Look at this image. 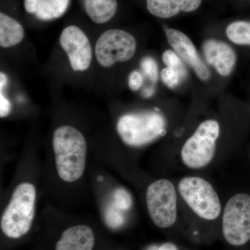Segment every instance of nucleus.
<instances>
[{"label":"nucleus","mask_w":250,"mask_h":250,"mask_svg":"<svg viewBox=\"0 0 250 250\" xmlns=\"http://www.w3.org/2000/svg\"><path fill=\"white\" fill-rule=\"evenodd\" d=\"M163 62L167 67L173 68L180 72L184 77H187V69L180 57L171 50H167L163 54Z\"/></svg>","instance_id":"obj_19"},{"label":"nucleus","mask_w":250,"mask_h":250,"mask_svg":"<svg viewBox=\"0 0 250 250\" xmlns=\"http://www.w3.org/2000/svg\"><path fill=\"white\" fill-rule=\"evenodd\" d=\"M95 236L86 225H77L62 232L56 244V250H93Z\"/></svg>","instance_id":"obj_12"},{"label":"nucleus","mask_w":250,"mask_h":250,"mask_svg":"<svg viewBox=\"0 0 250 250\" xmlns=\"http://www.w3.org/2000/svg\"><path fill=\"white\" fill-rule=\"evenodd\" d=\"M141 66L143 71L147 75L149 80L156 82L158 80L159 74H158V66L156 62L154 59L151 57H146L143 59L141 62Z\"/></svg>","instance_id":"obj_22"},{"label":"nucleus","mask_w":250,"mask_h":250,"mask_svg":"<svg viewBox=\"0 0 250 250\" xmlns=\"http://www.w3.org/2000/svg\"><path fill=\"white\" fill-rule=\"evenodd\" d=\"M132 205V200L129 192L123 188H118L115 190L113 195V204L118 209L125 211L130 208Z\"/></svg>","instance_id":"obj_20"},{"label":"nucleus","mask_w":250,"mask_h":250,"mask_svg":"<svg viewBox=\"0 0 250 250\" xmlns=\"http://www.w3.org/2000/svg\"><path fill=\"white\" fill-rule=\"evenodd\" d=\"M184 77L180 72L171 67H166L161 72V80L169 88H172L178 85Z\"/></svg>","instance_id":"obj_21"},{"label":"nucleus","mask_w":250,"mask_h":250,"mask_svg":"<svg viewBox=\"0 0 250 250\" xmlns=\"http://www.w3.org/2000/svg\"><path fill=\"white\" fill-rule=\"evenodd\" d=\"M117 130L125 144L141 147L166 134V121L155 111L128 113L118 120Z\"/></svg>","instance_id":"obj_3"},{"label":"nucleus","mask_w":250,"mask_h":250,"mask_svg":"<svg viewBox=\"0 0 250 250\" xmlns=\"http://www.w3.org/2000/svg\"><path fill=\"white\" fill-rule=\"evenodd\" d=\"M181 196L200 218L214 220L221 212L218 193L209 182L201 177H187L178 185Z\"/></svg>","instance_id":"obj_5"},{"label":"nucleus","mask_w":250,"mask_h":250,"mask_svg":"<svg viewBox=\"0 0 250 250\" xmlns=\"http://www.w3.org/2000/svg\"><path fill=\"white\" fill-rule=\"evenodd\" d=\"M24 38L22 24L14 18L0 14V45L4 48L14 47L21 43Z\"/></svg>","instance_id":"obj_14"},{"label":"nucleus","mask_w":250,"mask_h":250,"mask_svg":"<svg viewBox=\"0 0 250 250\" xmlns=\"http://www.w3.org/2000/svg\"><path fill=\"white\" fill-rule=\"evenodd\" d=\"M227 36L238 45H250V22L236 21L227 28Z\"/></svg>","instance_id":"obj_17"},{"label":"nucleus","mask_w":250,"mask_h":250,"mask_svg":"<svg viewBox=\"0 0 250 250\" xmlns=\"http://www.w3.org/2000/svg\"><path fill=\"white\" fill-rule=\"evenodd\" d=\"M146 250H179L177 246L172 243H164L160 245H151Z\"/></svg>","instance_id":"obj_25"},{"label":"nucleus","mask_w":250,"mask_h":250,"mask_svg":"<svg viewBox=\"0 0 250 250\" xmlns=\"http://www.w3.org/2000/svg\"><path fill=\"white\" fill-rule=\"evenodd\" d=\"M153 93H154V90H153L152 88H149V89L145 90L143 95H144V96L146 97V98H148V97H150L151 95H152Z\"/></svg>","instance_id":"obj_28"},{"label":"nucleus","mask_w":250,"mask_h":250,"mask_svg":"<svg viewBox=\"0 0 250 250\" xmlns=\"http://www.w3.org/2000/svg\"><path fill=\"white\" fill-rule=\"evenodd\" d=\"M203 51L207 62L220 75L226 77L231 74L236 62V54L231 46L209 39L204 44Z\"/></svg>","instance_id":"obj_11"},{"label":"nucleus","mask_w":250,"mask_h":250,"mask_svg":"<svg viewBox=\"0 0 250 250\" xmlns=\"http://www.w3.org/2000/svg\"><path fill=\"white\" fill-rule=\"evenodd\" d=\"M69 0H37L36 15L41 19L60 17L65 13Z\"/></svg>","instance_id":"obj_16"},{"label":"nucleus","mask_w":250,"mask_h":250,"mask_svg":"<svg viewBox=\"0 0 250 250\" xmlns=\"http://www.w3.org/2000/svg\"><path fill=\"white\" fill-rule=\"evenodd\" d=\"M36 188L27 182L19 184L13 192L1 218V229L9 238H19L30 230L34 215Z\"/></svg>","instance_id":"obj_2"},{"label":"nucleus","mask_w":250,"mask_h":250,"mask_svg":"<svg viewBox=\"0 0 250 250\" xmlns=\"http://www.w3.org/2000/svg\"><path fill=\"white\" fill-rule=\"evenodd\" d=\"M164 29L169 43L179 57L193 69L200 80H208L210 72L202 62L191 40L183 32L177 29H169L166 26H164Z\"/></svg>","instance_id":"obj_10"},{"label":"nucleus","mask_w":250,"mask_h":250,"mask_svg":"<svg viewBox=\"0 0 250 250\" xmlns=\"http://www.w3.org/2000/svg\"><path fill=\"white\" fill-rule=\"evenodd\" d=\"M220 135V125L214 120L202 123L193 135L184 143L181 158L189 168H203L213 160L216 141Z\"/></svg>","instance_id":"obj_4"},{"label":"nucleus","mask_w":250,"mask_h":250,"mask_svg":"<svg viewBox=\"0 0 250 250\" xmlns=\"http://www.w3.org/2000/svg\"><path fill=\"white\" fill-rule=\"evenodd\" d=\"M59 42L74 71L83 72L89 68L93 59L91 45L80 27L75 25L65 27L59 38Z\"/></svg>","instance_id":"obj_9"},{"label":"nucleus","mask_w":250,"mask_h":250,"mask_svg":"<svg viewBox=\"0 0 250 250\" xmlns=\"http://www.w3.org/2000/svg\"><path fill=\"white\" fill-rule=\"evenodd\" d=\"M11 109V104L9 100L3 95L2 92L0 93V116L5 118L9 114Z\"/></svg>","instance_id":"obj_24"},{"label":"nucleus","mask_w":250,"mask_h":250,"mask_svg":"<svg viewBox=\"0 0 250 250\" xmlns=\"http://www.w3.org/2000/svg\"><path fill=\"white\" fill-rule=\"evenodd\" d=\"M24 8L29 14H36L37 10V0H24Z\"/></svg>","instance_id":"obj_26"},{"label":"nucleus","mask_w":250,"mask_h":250,"mask_svg":"<svg viewBox=\"0 0 250 250\" xmlns=\"http://www.w3.org/2000/svg\"><path fill=\"white\" fill-rule=\"evenodd\" d=\"M225 241L232 246H242L250 240V195L238 193L229 200L223 217Z\"/></svg>","instance_id":"obj_6"},{"label":"nucleus","mask_w":250,"mask_h":250,"mask_svg":"<svg viewBox=\"0 0 250 250\" xmlns=\"http://www.w3.org/2000/svg\"><path fill=\"white\" fill-rule=\"evenodd\" d=\"M136 49L137 43L132 34L122 29H109L98 38L95 47V57L101 66L110 67L117 62L132 59Z\"/></svg>","instance_id":"obj_8"},{"label":"nucleus","mask_w":250,"mask_h":250,"mask_svg":"<svg viewBox=\"0 0 250 250\" xmlns=\"http://www.w3.org/2000/svg\"><path fill=\"white\" fill-rule=\"evenodd\" d=\"M7 82L8 80L6 75L3 73V72H1V74H0V88H1V91L4 88L6 83H7Z\"/></svg>","instance_id":"obj_27"},{"label":"nucleus","mask_w":250,"mask_h":250,"mask_svg":"<svg viewBox=\"0 0 250 250\" xmlns=\"http://www.w3.org/2000/svg\"><path fill=\"white\" fill-rule=\"evenodd\" d=\"M202 0H147V9L153 16L170 18L183 12H192L200 7Z\"/></svg>","instance_id":"obj_13"},{"label":"nucleus","mask_w":250,"mask_h":250,"mask_svg":"<svg viewBox=\"0 0 250 250\" xmlns=\"http://www.w3.org/2000/svg\"><path fill=\"white\" fill-rule=\"evenodd\" d=\"M142 75L139 71L131 72L129 79V88L132 90H138L143 84Z\"/></svg>","instance_id":"obj_23"},{"label":"nucleus","mask_w":250,"mask_h":250,"mask_svg":"<svg viewBox=\"0 0 250 250\" xmlns=\"http://www.w3.org/2000/svg\"><path fill=\"white\" fill-rule=\"evenodd\" d=\"M146 203L149 216L159 228L172 227L177 217V192L167 179H159L148 187Z\"/></svg>","instance_id":"obj_7"},{"label":"nucleus","mask_w":250,"mask_h":250,"mask_svg":"<svg viewBox=\"0 0 250 250\" xmlns=\"http://www.w3.org/2000/svg\"><path fill=\"white\" fill-rule=\"evenodd\" d=\"M83 2L85 13L98 24L111 21L118 9L116 0H83Z\"/></svg>","instance_id":"obj_15"},{"label":"nucleus","mask_w":250,"mask_h":250,"mask_svg":"<svg viewBox=\"0 0 250 250\" xmlns=\"http://www.w3.org/2000/svg\"><path fill=\"white\" fill-rule=\"evenodd\" d=\"M52 146L60 178L74 182L83 175L86 159V141L74 126L63 125L54 131Z\"/></svg>","instance_id":"obj_1"},{"label":"nucleus","mask_w":250,"mask_h":250,"mask_svg":"<svg viewBox=\"0 0 250 250\" xmlns=\"http://www.w3.org/2000/svg\"><path fill=\"white\" fill-rule=\"evenodd\" d=\"M123 212L113 205L108 206L104 211L105 223L108 228L111 229L121 228L125 223Z\"/></svg>","instance_id":"obj_18"}]
</instances>
